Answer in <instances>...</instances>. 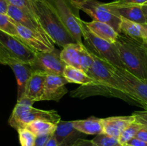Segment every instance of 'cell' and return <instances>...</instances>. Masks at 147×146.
Returning <instances> with one entry per match:
<instances>
[{"label": "cell", "instance_id": "6da1fadb", "mask_svg": "<svg viewBox=\"0 0 147 146\" xmlns=\"http://www.w3.org/2000/svg\"><path fill=\"white\" fill-rule=\"evenodd\" d=\"M93 64L87 72L93 82L88 85L80 86L70 92L73 97L86 98L90 96H106L117 97L130 104H135L134 101L123 81L113 71L112 64L99 58L93 53Z\"/></svg>", "mask_w": 147, "mask_h": 146}, {"label": "cell", "instance_id": "7a4b0ae2", "mask_svg": "<svg viewBox=\"0 0 147 146\" xmlns=\"http://www.w3.org/2000/svg\"><path fill=\"white\" fill-rule=\"evenodd\" d=\"M31 4L34 17L55 44L63 48L68 44L78 43L47 0H31Z\"/></svg>", "mask_w": 147, "mask_h": 146}, {"label": "cell", "instance_id": "3957f363", "mask_svg": "<svg viewBox=\"0 0 147 146\" xmlns=\"http://www.w3.org/2000/svg\"><path fill=\"white\" fill-rule=\"evenodd\" d=\"M113 44L125 69L147 82V44L121 34Z\"/></svg>", "mask_w": 147, "mask_h": 146}, {"label": "cell", "instance_id": "277c9868", "mask_svg": "<svg viewBox=\"0 0 147 146\" xmlns=\"http://www.w3.org/2000/svg\"><path fill=\"white\" fill-rule=\"evenodd\" d=\"M33 104L25 97L18 100L9 119V125L17 131L34 120H44L56 125L61 120L56 110H40L33 107Z\"/></svg>", "mask_w": 147, "mask_h": 146}, {"label": "cell", "instance_id": "5b68a950", "mask_svg": "<svg viewBox=\"0 0 147 146\" xmlns=\"http://www.w3.org/2000/svg\"><path fill=\"white\" fill-rule=\"evenodd\" d=\"M56 10L62 22L78 43L83 44V20L73 0H47Z\"/></svg>", "mask_w": 147, "mask_h": 146}, {"label": "cell", "instance_id": "8992f818", "mask_svg": "<svg viewBox=\"0 0 147 146\" xmlns=\"http://www.w3.org/2000/svg\"><path fill=\"white\" fill-rule=\"evenodd\" d=\"M83 38L85 40L84 45L89 51L99 58L109 62L113 65L125 69L123 62L117 52L114 44L109 42L95 35L83 23L82 25Z\"/></svg>", "mask_w": 147, "mask_h": 146}, {"label": "cell", "instance_id": "52a82bcc", "mask_svg": "<svg viewBox=\"0 0 147 146\" xmlns=\"http://www.w3.org/2000/svg\"><path fill=\"white\" fill-rule=\"evenodd\" d=\"M61 59L67 65L72 66L87 72L93 64V57L87 47L80 43H71L63 47Z\"/></svg>", "mask_w": 147, "mask_h": 146}, {"label": "cell", "instance_id": "ba28073f", "mask_svg": "<svg viewBox=\"0 0 147 146\" xmlns=\"http://www.w3.org/2000/svg\"><path fill=\"white\" fill-rule=\"evenodd\" d=\"M73 1L79 9L86 13L93 20L107 23L119 33L121 18L110 12L104 6V3L97 0H73Z\"/></svg>", "mask_w": 147, "mask_h": 146}, {"label": "cell", "instance_id": "9c48e42d", "mask_svg": "<svg viewBox=\"0 0 147 146\" xmlns=\"http://www.w3.org/2000/svg\"><path fill=\"white\" fill-rule=\"evenodd\" d=\"M113 71L123 81L131 95L135 104L147 110V82L142 80L126 70L114 66Z\"/></svg>", "mask_w": 147, "mask_h": 146}, {"label": "cell", "instance_id": "30bf717a", "mask_svg": "<svg viewBox=\"0 0 147 146\" xmlns=\"http://www.w3.org/2000/svg\"><path fill=\"white\" fill-rule=\"evenodd\" d=\"M61 50L55 48L52 51L37 52L31 65L34 71H41L47 74L63 76L67 64L60 56Z\"/></svg>", "mask_w": 147, "mask_h": 146}, {"label": "cell", "instance_id": "8fae6325", "mask_svg": "<svg viewBox=\"0 0 147 146\" xmlns=\"http://www.w3.org/2000/svg\"><path fill=\"white\" fill-rule=\"evenodd\" d=\"M0 44L11 56L23 62L31 64L36 57L35 52L26 45L19 37L0 31Z\"/></svg>", "mask_w": 147, "mask_h": 146}, {"label": "cell", "instance_id": "7c38bea8", "mask_svg": "<svg viewBox=\"0 0 147 146\" xmlns=\"http://www.w3.org/2000/svg\"><path fill=\"white\" fill-rule=\"evenodd\" d=\"M16 25L19 38L36 53L50 52L55 48V44L47 34L32 30L17 23Z\"/></svg>", "mask_w": 147, "mask_h": 146}, {"label": "cell", "instance_id": "4fadbf2b", "mask_svg": "<svg viewBox=\"0 0 147 146\" xmlns=\"http://www.w3.org/2000/svg\"><path fill=\"white\" fill-rule=\"evenodd\" d=\"M68 82L63 76L47 74L44 92L40 101H59L68 92L65 84Z\"/></svg>", "mask_w": 147, "mask_h": 146}, {"label": "cell", "instance_id": "5bb4252c", "mask_svg": "<svg viewBox=\"0 0 147 146\" xmlns=\"http://www.w3.org/2000/svg\"><path fill=\"white\" fill-rule=\"evenodd\" d=\"M86 134L78 131L74 127L73 121L60 120L57 124L53 136L59 146H71L79 139L83 138Z\"/></svg>", "mask_w": 147, "mask_h": 146}, {"label": "cell", "instance_id": "9a60e30c", "mask_svg": "<svg viewBox=\"0 0 147 146\" xmlns=\"http://www.w3.org/2000/svg\"><path fill=\"white\" fill-rule=\"evenodd\" d=\"M104 6L110 12L120 18L121 17L142 24L146 23L141 5H113L110 3H104Z\"/></svg>", "mask_w": 147, "mask_h": 146}, {"label": "cell", "instance_id": "2e32d148", "mask_svg": "<svg viewBox=\"0 0 147 146\" xmlns=\"http://www.w3.org/2000/svg\"><path fill=\"white\" fill-rule=\"evenodd\" d=\"M7 14L17 24L24 27L30 29L34 31H40L43 34H47L40 24L38 20L32 14L14 6L10 5L9 7ZM48 35V34H47Z\"/></svg>", "mask_w": 147, "mask_h": 146}, {"label": "cell", "instance_id": "e0dca14e", "mask_svg": "<svg viewBox=\"0 0 147 146\" xmlns=\"http://www.w3.org/2000/svg\"><path fill=\"white\" fill-rule=\"evenodd\" d=\"M103 125V133L119 138L122 132L130 124L136 121L134 114L129 116H116L102 118Z\"/></svg>", "mask_w": 147, "mask_h": 146}, {"label": "cell", "instance_id": "ac0fdd59", "mask_svg": "<svg viewBox=\"0 0 147 146\" xmlns=\"http://www.w3.org/2000/svg\"><path fill=\"white\" fill-rule=\"evenodd\" d=\"M9 67L14 72L17 82V101L22 98L25 93L26 87L29 79L34 72L30 64L17 61L9 64Z\"/></svg>", "mask_w": 147, "mask_h": 146}, {"label": "cell", "instance_id": "d6986e66", "mask_svg": "<svg viewBox=\"0 0 147 146\" xmlns=\"http://www.w3.org/2000/svg\"><path fill=\"white\" fill-rule=\"evenodd\" d=\"M47 74L41 71H34L29 79L24 97L31 100L33 103L40 102L43 94Z\"/></svg>", "mask_w": 147, "mask_h": 146}, {"label": "cell", "instance_id": "ffe728a7", "mask_svg": "<svg viewBox=\"0 0 147 146\" xmlns=\"http://www.w3.org/2000/svg\"><path fill=\"white\" fill-rule=\"evenodd\" d=\"M83 23L95 35L112 44L115 43L119 35V33L107 23L95 20L89 22L83 21Z\"/></svg>", "mask_w": 147, "mask_h": 146}, {"label": "cell", "instance_id": "44dd1931", "mask_svg": "<svg viewBox=\"0 0 147 146\" xmlns=\"http://www.w3.org/2000/svg\"><path fill=\"white\" fill-rule=\"evenodd\" d=\"M73 124L76 130L86 135H98L103 131L102 118L92 117L85 120H73Z\"/></svg>", "mask_w": 147, "mask_h": 146}, {"label": "cell", "instance_id": "7402d4cb", "mask_svg": "<svg viewBox=\"0 0 147 146\" xmlns=\"http://www.w3.org/2000/svg\"><path fill=\"white\" fill-rule=\"evenodd\" d=\"M119 34L144 42L145 30L142 24H139L121 17Z\"/></svg>", "mask_w": 147, "mask_h": 146}, {"label": "cell", "instance_id": "603a6c76", "mask_svg": "<svg viewBox=\"0 0 147 146\" xmlns=\"http://www.w3.org/2000/svg\"><path fill=\"white\" fill-rule=\"evenodd\" d=\"M63 76L68 83H76L81 86L88 85L93 82L88 74L83 70L70 65H66L63 71Z\"/></svg>", "mask_w": 147, "mask_h": 146}, {"label": "cell", "instance_id": "cb8c5ba5", "mask_svg": "<svg viewBox=\"0 0 147 146\" xmlns=\"http://www.w3.org/2000/svg\"><path fill=\"white\" fill-rule=\"evenodd\" d=\"M57 125L50 122L44 120H34L29 123L24 128L30 130L35 136L43 135L53 134L55 131Z\"/></svg>", "mask_w": 147, "mask_h": 146}, {"label": "cell", "instance_id": "d4e9b609", "mask_svg": "<svg viewBox=\"0 0 147 146\" xmlns=\"http://www.w3.org/2000/svg\"><path fill=\"white\" fill-rule=\"evenodd\" d=\"M144 126V125L142 123H141L140 122L137 121L136 120V121L134 122L133 123L129 125L123 132L121 134V135L119 136V140L120 142L121 145L122 146H125L126 145V143L129 141L130 140H131L132 138L135 137L137 132L142 128Z\"/></svg>", "mask_w": 147, "mask_h": 146}, {"label": "cell", "instance_id": "484cf974", "mask_svg": "<svg viewBox=\"0 0 147 146\" xmlns=\"http://www.w3.org/2000/svg\"><path fill=\"white\" fill-rule=\"evenodd\" d=\"M0 31L18 37L16 22L8 14H0Z\"/></svg>", "mask_w": 147, "mask_h": 146}, {"label": "cell", "instance_id": "4316f807", "mask_svg": "<svg viewBox=\"0 0 147 146\" xmlns=\"http://www.w3.org/2000/svg\"><path fill=\"white\" fill-rule=\"evenodd\" d=\"M91 140L96 146H122L119 138L104 133L96 135V137Z\"/></svg>", "mask_w": 147, "mask_h": 146}, {"label": "cell", "instance_id": "83f0119b", "mask_svg": "<svg viewBox=\"0 0 147 146\" xmlns=\"http://www.w3.org/2000/svg\"><path fill=\"white\" fill-rule=\"evenodd\" d=\"M19 140L21 146H34L36 136L26 128H21L17 130Z\"/></svg>", "mask_w": 147, "mask_h": 146}, {"label": "cell", "instance_id": "f1b7e54d", "mask_svg": "<svg viewBox=\"0 0 147 146\" xmlns=\"http://www.w3.org/2000/svg\"><path fill=\"white\" fill-rule=\"evenodd\" d=\"M10 5L14 6L18 8L22 9L24 11L33 14L32 8L31 0H7Z\"/></svg>", "mask_w": 147, "mask_h": 146}, {"label": "cell", "instance_id": "f546056e", "mask_svg": "<svg viewBox=\"0 0 147 146\" xmlns=\"http://www.w3.org/2000/svg\"><path fill=\"white\" fill-rule=\"evenodd\" d=\"M147 0H115L109 2L113 5H144Z\"/></svg>", "mask_w": 147, "mask_h": 146}, {"label": "cell", "instance_id": "4dcf8cb0", "mask_svg": "<svg viewBox=\"0 0 147 146\" xmlns=\"http://www.w3.org/2000/svg\"><path fill=\"white\" fill-rule=\"evenodd\" d=\"M53 134H47L43 135L36 136L35 143H34V146H45L46 143L48 141L49 138Z\"/></svg>", "mask_w": 147, "mask_h": 146}, {"label": "cell", "instance_id": "1f68e13d", "mask_svg": "<svg viewBox=\"0 0 147 146\" xmlns=\"http://www.w3.org/2000/svg\"><path fill=\"white\" fill-rule=\"evenodd\" d=\"M134 115H136V120L140 122L147 127V110L143 112H136Z\"/></svg>", "mask_w": 147, "mask_h": 146}, {"label": "cell", "instance_id": "d6a6232c", "mask_svg": "<svg viewBox=\"0 0 147 146\" xmlns=\"http://www.w3.org/2000/svg\"><path fill=\"white\" fill-rule=\"evenodd\" d=\"M135 137L139 139V140H143V141L147 142V127L146 126L144 125L143 127L137 132Z\"/></svg>", "mask_w": 147, "mask_h": 146}, {"label": "cell", "instance_id": "836d02e7", "mask_svg": "<svg viewBox=\"0 0 147 146\" xmlns=\"http://www.w3.org/2000/svg\"><path fill=\"white\" fill-rule=\"evenodd\" d=\"M126 145H131V146H147V142L143 141L142 140L134 137L131 140H129Z\"/></svg>", "mask_w": 147, "mask_h": 146}, {"label": "cell", "instance_id": "e575fe53", "mask_svg": "<svg viewBox=\"0 0 147 146\" xmlns=\"http://www.w3.org/2000/svg\"><path fill=\"white\" fill-rule=\"evenodd\" d=\"M71 146H96L92 142V140H86L85 138H81L79 139L73 145H72Z\"/></svg>", "mask_w": 147, "mask_h": 146}, {"label": "cell", "instance_id": "d590c367", "mask_svg": "<svg viewBox=\"0 0 147 146\" xmlns=\"http://www.w3.org/2000/svg\"><path fill=\"white\" fill-rule=\"evenodd\" d=\"M9 7V4L7 0H0V14H7Z\"/></svg>", "mask_w": 147, "mask_h": 146}, {"label": "cell", "instance_id": "8d00e7d4", "mask_svg": "<svg viewBox=\"0 0 147 146\" xmlns=\"http://www.w3.org/2000/svg\"><path fill=\"white\" fill-rule=\"evenodd\" d=\"M45 146H59V145L57 144V141H56L55 138L53 136V134L50 136V137L49 138L48 141L46 143Z\"/></svg>", "mask_w": 147, "mask_h": 146}, {"label": "cell", "instance_id": "74e56055", "mask_svg": "<svg viewBox=\"0 0 147 146\" xmlns=\"http://www.w3.org/2000/svg\"><path fill=\"white\" fill-rule=\"evenodd\" d=\"M142 10L144 11V14L145 17H146V23H147V5H142Z\"/></svg>", "mask_w": 147, "mask_h": 146}, {"label": "cell", "instance_id": "f35d334b", "mask_svg": "<svg viewBox=\"0 0 147 146\" xmlns=\"http://www.w3.org/2000/svg\"><path fill=\"white\" fill-rule=\"evenodd\" d=\"M142 26H143V27L144 28L145 31H146V38H145V40H144V41H145V40H146L147 39V23H145V24H142Z\"/></svg>", "mask_w": 147, "mask_h": 146}, {"label": "cell", "instance_id": "ab89813d", "mask_svg": "<svg viewBox=\"0 0 147 146\" xmlns=\"http://www.w3.org/2000/svg\"><path fill=\"white\" fill-rule=\"evenodd\" d=\"M144 43H145V44H147V39L144 41Z\"/></svg>", "mask_w": 147, "mask_h": 146}, {"label": "cell", "instance_id": "60d3db41", "mask_svg": "<svg viewBox=\"0 0 147 146\" xmlns=\"http://www.w3.org/2000/svg\"><path fill=\"white\" fill-rule=\"evenodd\" d=\"M144 5H147V2L146 3V4H144Z\"/></svg>", "mask_w": 147, "mask_h": 146}, {"label": "cell", "instance_id": "b9f144b4", "mask_svg": "<svg viewBox=\"0 0 147 146\" xmlns=\"http://www.w3.org/2000/svg\"><path fill=\"white\" fill-rule=\"evenodd\" d=\"M125 146H131V145H125Z\"/></svg>", "mask_w": 147, "mask_h": 146}]
</instances>
